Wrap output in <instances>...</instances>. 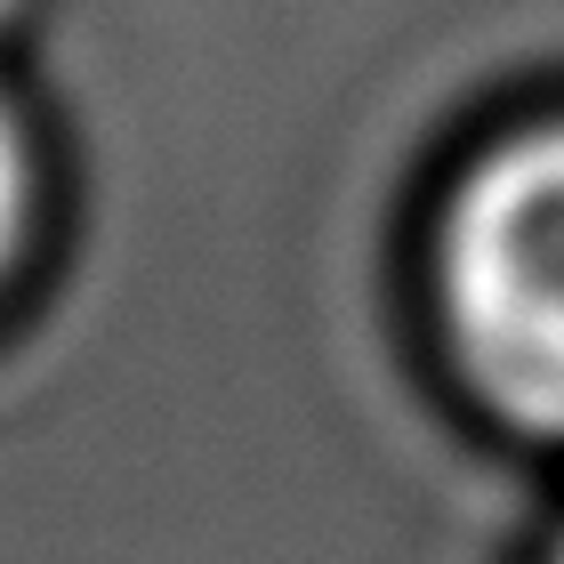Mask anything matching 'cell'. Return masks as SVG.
<instances>
[{"label": "cell", "mask_w": 564, "mask_h": 564, "mask_svg": "<svg viewBox=\"0 0 564 564\" xmlns=\"http://www.w3.org/2000/svg\"><path fill=\"white\" fill-rule=\"evenodd\" d=\"M549 564H564V541H556V556H549Z\"/></svg>", "instance_id": "3957f363"}, {"label": "cell", "mask_w": 564, "mask_h": 564, "mask_svg": "<svg viewBox=\"0 0 564 564\" xmlns=\"http://www.w3.org/2000/svg\"><path fill=\"white\" fill-rule=\"evenodd\" d=\"M435 306L500 420L564 435V121L459 170L435 218Z\"/></svg>", "instance_id": "6da1fadb"}, {"label": "cell", "mask_w": 564, "mask_h": 564, "mask_svg": "<svg viewBox=\"0 0 564 564\" xmlns=\"http://www.w3.org/2000/svg\"><path fill=\"white\" fill-rule=\"evenodd\" d=\"M24 226H33V153H24V130H17L9 97H0V274L17 267Z\"/></svg>", "instance_id": "7a4b0ae2"}]
</instances>
